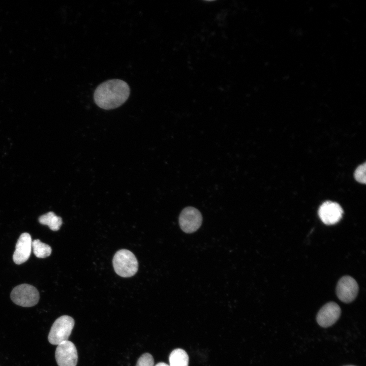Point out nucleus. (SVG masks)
Listing matches in <instances>:
<instances>
[{"label":"nucleus","instance_id":"f03ea898","mask_svg":"<svg viewBox=\"0 0 366 366\" xmlns=\"http://www.w3.org/2000/svg\"><path fill=\"white\" fill-rule=\"evenodd\" d=\"M113 266L115 272L120 277H131L137 271V260L131 251L121 249L118 251L113 258Z\"/></svg>","mask_w":366,"mask_h":366},{"label":"nucleus","instance_id":"0eeeda50","mask_svg":"<svg viewBox=\"0 0 366 366\" xmlns=\"http://www.w3.org/2000/svg\"><path fill=\"white\" fill-rule=\"evenodd\" d=\"M358 286L356 281L350 276H344L339 281L336 294L339 299L345 303L352 301L356 297Z\"/></svg>","mask_w":366,"mask_h":366},{"label":"nucleus","instance_id":"f257e3e1","mask_svg":"<svg viewBox=\"0 0 366 366\" xmlns=\"http://www.w3.org/2000/svg\"><path fill=\"white\" fill-rule=\"evenodd\" d=\"M130 89L124 81L114 79L105 81L96 89L94 98L96 104L104 109L116 108L124 104L130 95Z\"/></svg>","mask_w":366,"mask_h":366},{"label":"nucleus","instance_id":"9d476101","mask_svg":"<svg viewBox=\"0 0 366 366\" xmlns=\"http://www.w3.org/2000/svg\"><path fill=\"white\" fill-rule=\"evenodd\" d=\"M32 240L29 233L25 232L20 235L13 255V261L16 264H21L28 259L32 252Z\"/></svg>","mask_w":366,"mask_h":366},{"label":"nucleus","instance_id":"6e6552de","mask_svg":"<svg viewBox=\"0 0 366 366\" xmlns=\"http://www.w3.org/2000/svg\"><path fill=\"white\" fill-rule=\"evenodd\" d=\"M343 213L342 208L338 203L329 201L324 202L318 210L320 219L326 225L337 223L341 219Z\"/></svg>","mask_w":366,"mask_h":366},{"label":"nucleus","instance_id":"f8f14e48","mask_svg":"<svg viewBox=\"0 0 366 366\" xmlns=\"http://www.w3.org/2000/svg\"><path fill=\"white\" fill-rule=\"evenodd\" d=\"M170 366H188L189 356L181 349H176L170 353L169 357Z\"/></svg>","mask_w":366,"mask_h":366},{"label":"nucleus","instance_id":"f3484780","mask_svg":"<svg viewBox=\"0 0 366 366\" xmlns=\"http://www.w3.org/2000/svg\"><path fill=\"white\" fill-rule=\"evenodd\" d=\"M351 366H352V365H351Z\"/></svg>","mask_w":366,"mask_h":366},{"label":"nucleus","instance_id":"9b49d317","mask_svg":"<svg viewBox=\"0 0 366 366\" xmlns=\"http://www.w3.org/2000/svg\"><path fill=\"white\" fill-rule=\"evenodd\" d=\"M39 222L42 225H47L52 231H57L62 225V219L53 212L50 211L41 216Z\"/></svg>","mask_w":366,"mask_h":366},{"label":"nucleus","instance_id":"2eb2a0df","mask_svg":"<svg viewBox=\"0 0 366 366\" xmlns=\"http://www.w3.org/2000/svg\"><path fill=\"white\" fill-rule=\"evenodd\" d=\"M365 168V163H364L359 166L354 172V177L355 179L362 184H365L366 182Z\"/></svg>","mask_w":366,"mask_h":366},{"label":"nucleus","instance_id":"7ed1b4c3","mask_svg":"<svg viewBox=\"0 0 366 366\" xmlns=\"http://www.w3.org/2000/svg\"><path fill=\"white\" fill-rule=\"evenodd\" d=\"M75 321L69 316L64 315L58 317L53 323L49 331L48 340L54 345L68 341L74 327Z\"/></svg>","mask_w":366,"mask_h":366},{"label":"nucleus","instance_id":"ddd939ff","mask_svg":"<svg viewBox=\"0 0 366 366\" xmlns=\"http://www.w3.org/2000/svg\"><path fill=\"white\" fill-rule=\"evenodd\" d=\"M32 246L34 254L38 258H46L50 256L51 253V247L39 239L32 241Z\"/></svg>","mask_w":366,"mask_h":366},{"label":"nucleus","instance_id":"1a4fd4ad","mask_svg":"<svg viewBox=\"0 0 366 366\" xmlns=\"http://www.w3.org/2000/svg\"><path fill=\"white\" fill-rule=\"evenodd\" d=\"M341 313V308L338 304L333 302H328L319 311L317 321L321 327L330 326L338 320Z\"/></svg>","mask_w":366,"mask_h":366},{"label":"nucleus","instance_id":"dca6fc26","mask_svg":"<svg viewBox=\"0 0 366 366\" xmlns=\"http://www.w3.org/2000/svg\"><path fill=\"white\" fill-rule=\"evenodd\" d=\"M155 366H170V365L164 362H159V363H157Z\"/></svg>","mask_w":366,"mask_h":366},{"label":"nucleus","instance_id":"4468645a","mask_svg":"<svg viewBox=\"0 0 366 366\" xmlns=\"http://www.w3.org/2000/svg\"><path fill=\"white\" fill-rule=\"evenodd\" d=\"M136 366H154L152 356L148 353L143 354L138 359Z\"/></svg>","mask_w":366,"mask_h":366},{"label":"nucleus","instance_id":"423d86ee","mask_svg":"<svg viewBox=\"0 0 366 366\" xmlns=\"http://www.w3.org/2000/svg\"><path fill=\"white\" fill-rule=\"evenodd\" d=\"M202 217L200 212L193 207L185 208L179 217V224L181 230L186 233L196 231L200 227Z\"/></svg>","mask_w":366,"mask_h":366},{"label":"nucleus","instance_id":"39448f33","mask_svg":"<svg viewBox=\"0 0 366 366\" xmlns=\"http://www.w3.org/2000/svg\"><path fill=\"white\" fill-rule=\"evenodd\" d=\"M55 357L58 366H76L78 354L75 345L71 341H64L57 345Z\"/></svg>","mask_w":366,"mask_h":366},{"label":"nucleus","instance_id":"20e7f679","mask_svg":"<svg viewBox=\"0 0 366 366\" xmlns=\"http://www.w3.org/2000/svg\"><path fill=\"white\" fill-rule=\"evenodd\" d=\"M10 296L14 303L23 307L35 306L40 298L38 290L34 286L27 284L16 286L12 290Z\"/></svg>","mask_w":366,"mask_h":366}]
</instances>
